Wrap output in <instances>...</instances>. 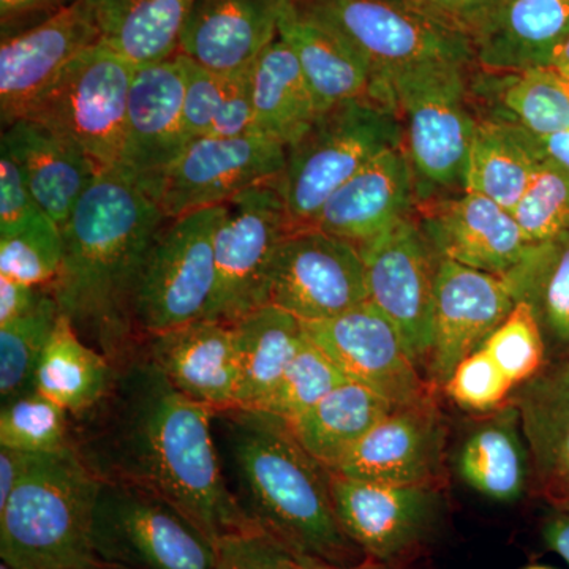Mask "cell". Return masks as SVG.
Wrapping results in <instances>:
<instances>
[{
  "mask_svg": "<svg viewBox=\"0 0 569 569\" xmlns=\"http://www.w3.org/2000/svg\"><path fill=\"white\" fill-rule=\"evenodd\" d=\"M447 427L433 395L392 408L332 473L359 481L440 489Z\"/></svg>",
  "mask_w": 569,
  "mask_h": 569,
  "instance_id": "cell-19",
  "label": "cell"
},
{
  "mask_svg": "<svg viewBox=\"0 0 569 569\" xmlns=\"http://www.w3.org/2000/svg\"><path fill=\"white\" fill-rule=\"evenodd\" d=\"M268 302L305 323L365 305L366 268L359 247L316 228L290 231L276 253Z\"/></svg>",
  "mask_w": 569,
  "mask_h": 569,
  "instance_id": "cell-13",
  "label": "cell"
},
{
  "mask_svg": "<svg viewBox=\"0 0 569 569\" xmlns=\"http://www.w3.org/2000/svg\"><path fill=\"white\" fill-rule=\"evenodd\" d=\"M516 408L537 485L563 507L569 501V358L527 381Z\"/></svg>",
  "mask_w": 569,
  "mask_h": 569,
  "instance_id": "cell-27",
  "label": "cell"
},
{
  "mask_svg": "<svg viewBox=\"0 0 569 569\" xmlns=\"http://www.w3.org/2000/svg\"><path fill=\"white\" fill-rule=\"evenodd\" d=\"M137 67L104 41L80 52L24 119L43 123L102 170H118Z\"/></svg>",
  "mask_w": 569,
  "mask_h": 569,
  "instance_id": "cell-8",
  "label": "cell"
},
{
  "mask_svg": "<svg viewBox=\"0 0 569 569\" xmlns=\"http://www.w3.org/2000/svg\"><path fill=\"white\" fill-rule=\"evenodd\" d=\"M100 37L134 67L167 61L179 52L194 0H88Z\"/></svg>",
  "mask_w": 569,
  "mask_h": 569,
  "instance_id": "cell-31",
  "label": "cell"
},
{
  "mask_svg": "<svg viewBox=\"0 0 569 569\" xmlns=\"http://www.w3.org/2000/svg\"><path fill=\"white\" fill-rule=\"evenodd\" d=\"M478 84L496 103L492 118L516 123L537 137L569 132V78L560 71L545 66L485 71Z\"/></svg>",
  "mask_w": 569,
  "mask_h": 569,
  "instance_id": "cell-36",
  "label": "cell"
},
{
  "mask_svg": "<svg viewBox=\"0 0 569 569\" xmlns=\"http://www.w3.org/2000/svg\"><path fill=\"white\" fill-rule=\"evenodd\" d=\"M40 211L13 157L0 146V234L17 230Z\"/></svg>",
  "mask_w": 569,
  "mask_h": 569,
  "instance_id": "cell-48",
  "label": "cell"
},
{
  "mask_svg": "<svg viewBox=\"0 0 569 569\" xmlns=\"http://www.w3.org/2000/svg\"><path fill=\"white\" fill-rule=\"evenodd\" d=\"M337 519L366 559L391 565L413 552L436 526L440 489L380 485L331 471Z\"/></svg>",
  "mask_w": 569,
  "mask_h": 569,
  "instance_id": "cell-16",
  "label": "cell"
},
{
  "mask_svg": "<svg viewBox=\"0 0 569 569\" xmlns=\"http://www.w3.org/2000/svg\"><path fill=\"white\" fill-rule=\"evenodd\" d=\"M448 31L478 39L503 0H399Z\"/></svg>",
  "mask_w": 569,
  "mask_h": 569,
  "instance_id": "cell-47",
  "label": "cell"
},
{
  "mask_svg": "<svg viewBox=\"0 0 569 569\" xmlns=\"http://www.w3.org/2000/svg\"><path fill=\"white\" fill-rule=\"evenodd\" d=\"M533 138L545 159L552 160L553 163L569 171V132L549 134V137L533 134Z\"/></svg>",
  "mask_w": 569,
  "mask_h": 569,
  "instance_id": "cell-54",
  "label": "cell"
},
{
  "mask_svg": "<svg viewBox=\"0 0 569 569\" xmlns=\"http://www.w3.org/2000/svg\"><path fill=\"white\" fill-rule=\"evenodd\" d=\"M62 230L40 211L17 230L0 234V276L33 287H51L61 271Z\"/></svg>",
  "mask_w": 569,
  "mask_h": 569,
  "instance_id": "cell-41",
  "label": "cell"
},
{
  "mask_svg": "<svg viewBox=\"0 0 569 569\" xmlns=\"http://www.w3.org/2000/svg\"><path fill=\"white\" fill-rule=\"evenodd\" d=\"M279 36L298 58L320 112L372 96L376 71L370 63L298 0L284 7Z\"/></svg>",
  "mask_w": 569,
  "mask_h": 569,
  "instance_id": "cell-26",
  "label": "cell"
},
{
  "mask_svg": "<svg viewBox=\"0 0 569 569\" xmlns=\"http://www.w3.org/2000/svg\"><path fill=\"white\" fill-rule=\"evenodd\" d=\"M559 509H569V501H568V503H565L563 507H560Z\"/></svg>",
  "mask_w": 569,
  "mask_h": 569,
  "instance_id": "cell-59",
  "label": "cell"
},
{
  "mask_svg": "<svg viewBox=\"0 0 569 569\" xmlns=\"http://www.w3.org/2000/svg\"><path fill=\"white\" fill-rule=\"evenodd\" d=\"M400 146L403 127L392 103L362 97L321 112L299 140L287 146L277 179L293 230L309 228L337 189L381 152Z\"/></svg>",
  "mask_w": 569,
  "mask_h": 569,
  "instance_id": "cell-6",
  "label": "cell"
},
{
  "mask_svg": "<svg viewBox=\"0 0 569 569\" xmlns=\"http://www.w3.org/2000/svg\"><path fill=\"white\" fill-rule=\"evenodd\" d=\"M224 204L168 220L142 269L134 318L142 337L206 320L216 288V233Z\"/></svg>",
  "mask_w": 569,
  "mask_h": 569,
  "instance_id": "cell-9",
  "label": "cell"
},
{
  "mask_svg": "<svg viewBox=\"0 0 569 569\" xmlns=\"http://www.w3.org/2000/svg\"><path fill=\"white\" fill-rule=\"evenodd\" d=\"M302 325L348 380L372 389L392 406H407L433 395L395 326L369 302L342 316Z\"/></svg>",
  "mask_w": 569,
  "mask_h": 569,
  "instance_id": "cell-15",
  "label": "cell"
},
{
  "mask_svg": "<svg viewBox=\"0 0 569 569\" xmlns=\"http://www.w3.org/2000/svg\"><path fill=\"white\" fill-rule=\"evenodd\" d=\"M253 133L252 67L228 77L222 107L212 123V137L236 138Z\"/></svg>",
  "mask_w": 569,
  "mask_h": 569,
  "instance_id": "cell-49",
  "label": "cell"
},
{
  "mask_svg": "<svg viewBox=\"0 0 569 569\" xmlns=\"http://www.w3.org/2000/svg\"><path fill=\"white\" fill-rule=\"evenodd\" d=\"M114 377L110 359L84 342L61 313L37 367L36 391L81 418L103 402Z\"/></svg>",
  "mask_w": 569,
  "mask_h": 569,
  "instance_id": "cell-34",
  "label": "cell"
},
{
  "mask_svg": "<svg viewBox=\"0 0 569 569\" xmlns=\"http://www.w3.org/2000/svg\"><path fill=\"white\" fill-rule=\"evenodd\" d=\"M346 381L348 377L335 359L306 332L305 342L284 369L274 391L258 411L291 421Z\"/></svg>",
  "mask_w": 569,
  "mask_h": 569,
  "instance_id": "cell-39",
  "label": "cell"
},
{
  "mask_svg": "<svg viewBox=\"0 0 569 569\" xmlns=\"http://www.w3.org/2000/svg\"><path fill=\"white\" fill-rule=\"evenodd\" d=\"M102 40L88 0H70L39 24L0 44V118L24 119L80 52Z\"/></svg>",
  "mask_w": 569,
  "mask_h": 569,
  "instance_id": "cell-18",
  "label": "cell"
},
{
  "mask_svg": "<svg viewBox=\"0 0 569 569\" xmlns=\"http://www.w3.org/2000/svg\"><path fill=\"white\" fill-rule=\"evenodd\" d=\"M160 206L119 170L97 176L63 224L61 271L50 288L63 317L112 366L144 339L134 318L138 284L157 234Z\"/></svg>",
  "mask_w": 569,
  "mask_h": 569,
  "instance_id": "cell-2",
  "label": "cell"
},
{
  "mask_svg": "<svg viewBox=\"0 0 569 569\" xmlns=\"http://www.w3.org/2000/svg\"><path fill=\"white\" fill-rule=\"evenodd\" d=\"M290 231L277 179L224 203L216 233V288L206 320L233 326L269 305L272 264Z\"/></svg>",
  "mask_w": 569,
  "mask_h": 569,
  "instance_id": "cell-10",
  "label": "cell"
},
{
  "mask_svg": "<svg viewBox=\"0 0 569 569\" xmlns=\"http://www.w3.org/2000/svg\"><path fill=\"white\" fill-rule=\"evenodd\" d=\"M503 279L516 305L527 302L533 309L542 335L569 348V234L530 244Z\"/></svg>",
  "mask_w": 569,
  "mask_h": 569,
  "instance_id": "cell-37",
  "label": "cell"
},
{
  "mask_svg": "<svg viewBox=\"0 0 569 569\" xmlns=\"http://www.w3.org/2000/svg\"><path fill=\"white\" fill-rule=\"evenodd\" d=\"M518 408L498 411L463 441L458 455L462 481L496 501L522 497L529 479V449L519 433Z\"/></svg>",
  "mask_w": 569,
  "mask_h": 569,
  "instance_id": "cell-35",
  "label": "cell"
},
{
  "mask_svg": "<svg viewBox=\"0 0 569 569\" xmlns=\"http://www.w3.org/2000/svg\"><path fill=\"white\" fill-rule=\"evenodd\" d=\"M187 67L181 52L138 67L127 108L126 137L118 170L153 200L164 173L190 144L183 129Z\"/></svg>",
  "mask_w": 569,
  "mask_h": 569,
  "instance_id": "cell-17",
  "label": "cell"
},
{
  "mask_svg": "<svg viewBox=\"0 0 569 569\" xmlns=\"http://www.w3.org/2000/svg\"><path fill=\"white\" fill-rule=\"evenodd\" d=\"M69 411L51 399L32 391L2 403L0 448L56 455L73 447Z\"/></svg>",
  "mask_w": 569,
  "mask_h": 569,
  "instance_id": "cell-40",
  "label": "cell"
},
{
  "mask_svg": "<svg viewBox=\"0 0 569 569\" xmlns=\"http://www.w3.org/2000/svg\"><path fill=\"white\" fill-rule=\"evenodd\" d=\"M238 391L236 407L260 410L306 339L302 321L272 305L260 307L233 326Z\"/></svg>",
  "mask_w": 569,
  "mask_h": 569,
  "instance_id": "cell-29",
  "label": "cell"
},
{
  "mask_svg": "<svg viewBox=\"0 0 569 569\" xmlns=\"http://www.w3.org/2000/svg\"><path fill=\"white\" fill-rule=\"evenodd\" d=\"M512 213L530 244L569 234V171L542 159Z\"/></svg>",
  "mask_w": 569,
  "mask_h": 569,
  "instance_id": "cell-42",
  "label": "cell"
},
{
  "mask_svg": "<svg viewBox=\"0 0 569 569\" xmlns=\"http://www.w3.org/2000/svg\"><path fill=\"white\" fill-rule=\"evenodd\" d=\"M392 406L376 391L348 380L320 402L287 422L296 440L329 471H335Z\"/></svg>",
  "mask_w": 569,
  "mask_h": 569,
  "instance_id": "cell-32",
  "label": "cell"
},
{
  "mask_svg": "<svg viewBox=\"0 0 569 569\" xmlns=\"http://www.w3.org/2000/svg\"><path fill=\"white\" fill-rule=\"evenodd\" d=\"M0 146L13 157L37 206L61 228L103 171L80 148L32 119L3 127Z\"/></svg>",
  "mask_w": 569,
  "mask_h": 569,
  "instance_id": "cell-25",
  "label": "cell"
},
{
  "mask_svg": "<svg viewBox=\"0 0 569 569\" xmlns=\"http://www.w3.org/2000/svg\"><path fill=\"white\" fill-rule=\"evenodd\" d=\"M290 0H194L179 52L222 77L249 70L279 37Z\"/></svg>",
  "mask_w": 569,
  "mask_h": 569,
  "instance_id": "cell-23",
  "label": "cell"
},
{
  "mask_svg": "<svg viewBox=\"0 0 569 569\" xmlns=\"http://www.w3.org/2000/svg\"><path fill=\"white\" fill-rule=\"evenodd\" d=\"M339 33L376 74L417 63L477 66L473 41L441 28L399 0H298Z\"/></svg>",
  "mask_w": 569,
  "mask_h": 569,
  "instance_id": "cell-11",
  "label": "cell"
},
{
  "mask_svg": "<svg viewBox=\"0 0 569 569\" xmlns=\"http://www.w3.org/2000/svg\"><path fill=\"white\" fill-rule=\"evenodd\" d=\"M81 418L74 447L100 479L163 497L216 545L257 529L224 479L213 411L183 396L148 356L116 367L103 402Z\"/></svg>",
  "mask_w": 569,
  "mask_h": 569,
  "instance_id": "cell-1",
  "label": "cell"
},
{
  "mask_svg": "<svg viewBox=\"0 0 569 569\" xmlns=\"http://www.w3.org/2000/svg\"><path fill=\"white\" fill-rule=\"evenodd\" d=\"M228 488L257 529L299 556L348 568L366 560L337 519L331 471L301 447L283 419L264 411H213Z\"/></svg>",
  "mask_w": 569,
  "mask_h": 569,
  "instance_id": "cell-3",
  "label": "cell"
},
{
  "mask_svg": "<svg viewBox=\"0 0 569 569\" xmlns=\"http://www.w3.org/2000/svg\"><path fill=\"white\" fill-rule=\"evenodd\" d=\"M533 134L498 118L479 119L463 190L482 194L515 211L542 162Z\"/></svg>",
  "mask_w": 569,
  "mask_h": 569,
  "instance_id": "cell-33",
  "label": "cell"
},
{
  "mask_svg": "<svg viewBox=\"0 0 569 569\" xmlns=\"http://www.w3.org/2000/svg\"><path fill=\"white\" fill-rule=\"evenodd\" d=\"M47 290L48 287H33V284L0 276V325L10 323L31 312Z\"/></svg>",
  "mask_w": 569,
  "mask_h": 569,
  "instance_id": "cell-50",
  "label": "cell"
},
{
  "mask_svg": "<svg viewBox=\"0 0 569 569\" xmlns=\"http://www.w3.org/2000/svg\"><path fill=\"white\" fill-rule=\"evenodd\" d=\"M253 133L293 144L321 114L293 50L277 37L252 66Z\"/></svg>",
  "mask_w": 569,
  "mask_h": 569,
  "instance_id": "cell-30",
  "label": "cell"
},
{
  "mask_svg": "<svg viewBox=\"0 0 569 569\" xmlns=\"http://www.w3.org/2000/svg\"><path fill=\"white\" fill-rule=\"evenodd\" d=\"M321 569H388V565L378 563L376 560L366 559L361 563L355 565V567L348 568H335V567H321Z\"/></svg>",
  "mask_w": 569,
  "mask_h": 569,
  "instance_id": "cell-56",
  "label": "cell"
},
{
  "mask_svg": "<svg viewBox=\"0 0 569 569\" xmlns=\"http://www.w3.org/2000/svg\"><path fill=\"white\" fill-rule=\"evenodd\" d=\"M92 545L102 569H213L217 560L216 542L181 509L151 490L104 479Z\"/></svg>",
  "mask_w": 569,
  "mask_h": 569,
  "instance_id": "cell-7",
  "label": "cell"
},
{
  "mask_svg": "<svg viewBox=\"0 0 569 569\" xmlns=\"http://www.w3.org/2000/svg\"><path fill=\"white\" fill-rule=\"evenodd\" d=\"M44 456L47 455H36V452L0 448V508L6 507L18 482H20Z\"/></svg>",
  "mask_w": 569,
  "mask_h": 569,
  "instance_id": "cell-51",
  "label": "cell"
},
{
  "mask_svg": "<svg viewBox=\"0 0 569 569\" xmlns=\"http://www.w3.org/2000/svg\"><path fill=\"white\" fill-rule=\"evenodd\" d=\"M419 223L438 258L498 277L512 271L530 247L515 213L468 190L427 209Z\"/></svg>",
  "mask_w": 569,
  "mask_h": 569,
  "instance_id": "cell-21",
  "label": "cell"
},
{
  "mask_svg": "<svg viewBox=\"0 0 569 569\" xmlns=\"http://www.w3.org/2000/svg\"><path fill=\"white\" fill-rule=\"evenodd\" d=\"M62 0H0V21L2 31L10 22L29 17L37 11L50 9Z\"/></svg>",
  "mask_w": 569,
  "mask_h": 569,
  "instance_id": "cell-53",
  "label": "cell"
},
{
  "mask_svg": "<svg viewBox=\"0 0 569 569\" xmlns=\"http://www.w3.org/2000/svg\"><path fill=\"white\" fill-rule=\"evenodd\" d=\"M213 569H321L260 529L228 535L217 542Z\"/></svg>",
  "mask_w": 569,
  "mask_h": 569,
  "instance_id": "cell-45",
  "label": "cell"
},
{
  "mask_svg": "<svg viewBox=\"0 0 569 569\" xmlns=\"http://www.w3.org/2000/svg\"><path fill=\"white\" fill-rule=\"evenodd\" d=\"M526 569H552V568H548V567H529V568H526Z\"/></svg>",
  "mask_w": 569,
  "mask_h": 569,
  "instance_id": "cell-58",
  "label": "cell"
},
{
  "mask_svg": "<svg viewBox=\"0 0 569 569\" xmlns=\"http://www.w3.org/2000/svg\"><path fill=\"white\" fill-rule=\"evenodd\" d=\"M418 193L403 146L388 149L337 189L309 228L359 247L411 216Z\"/></svg>",
  "mask_w": 569,
  "mask_h": 569,
  "instance_id": "cell-22",
  "label": "cell"
},
{
  "mask_svg": "<svg viewBox=\"0 0 569 569\" xmlns=\"http://www.w3.org/2000/svg\"><path fill=\"white\" fill-rule=\"evenodd\" d=\"M569 36V0H503L473 41L477 66L485 71L541 67Z\"/></svg>",
  "mask_w": 569,
  "mask_h": 569,
  "instance_id": "cell-28",
  "label": "cell"
},
{
  "mask_svg": "<svg viewBox=\"0 0 569 569\" xmlns=\"http://www.w3.org/2000/svg\"><path fill=\"white\" fill-rule=\"evenodd\" d=\"M516 301L503 277L438 258L433 296V343L429 370L445 387L462 359L503 323Z\"/></svg>",
  "mask_w": 569,
  "mask_h": 569,
  "instance_id": "cell-20",
  "label": "cell"
},
{
  "mask_svg": "<svg viewBox=\"0 0 569 569\" xmlns=\"http://www.w3.org/2000/svg\"><path fill=\"white\" fill-rule=\"evenodd\" d=\"M142 340L144 355L183 396L212 411L236 407L238 362L231 326L200 320Z\"/></svg>",
  "mask_w": 569,
  "mask_h": 569,
  "instance_id": "cell-24",
  "label": "cell"
},
{
  "mask_svg": "<svg viewBox=\"0 0 569 569\" xmlns=\"http://www.w3.org/2000/svg\"><path fill=\"white\" fill-rule=\"evenodd\" d=\"M284 159L283 144L258 133L197 138L164 173L153 201L170 220L222 206L253 187L279 179Z\"/></svg>",
  "mask_w": 569,
  "mask_h": 569,
  "instance_id": "cell-14",
  "label": "cell"
},
{
  "mask_svg": "<svg viewBox=\"0 0 569 569\" xmlns=\"http://www.w3.org/2000/svg\"><path fill=\"white\" fill-rule=\"evenodd\" d=\"M470 63H417L376 74L372 96L395 104L419 186L462 189L479 119L470 108Z\"/></svg>",
  "mask_w": 569,
  "mask_h": 569,
  "instance_id": "cell-5",
  "label": "cell"
},
{
  "mask_svg": "<svg viewBox=\"0 0 569 569\" xmlns=\"http://www.w3.org/2000/svg\"><path fill=\"white\" fill-rule=\"evenodd\" d=\"M542 66L560 71L561 74L569 78V36L565 37V39L550 51L548 59H546Z\"/></svg>",
  "mask_w": 569,
  "mask_h": 569,
  "instance_id": "cell-55",
  "label": "cell"
},
{
  "mask_svg": "<svg viewBox=\"0 0 569 569\" xmlns=\"http://www.w3.org/2000/svg\"><path fill=\"white\" fill-rule=\"evenodd\" d=\"M182 54V52H181ZM186 58L187 78L183 92V129L190 141L208 137L222 107L228 77L206 69Z\"/></svg>",
  "mask_w": 569,
  "mask_h": 569,
  "instance_id": "cell-46",
  "label": "cell"
},
{
  "mask_svg": "<svg viewBox=\"0 0 569 569\" xmlns=\"http://www.w3.org/2000/svg\"><path fill=\"white\" fill-rule=\"evenodd\" d=\"M481 348L515 387L538 376L545 362L546 340L533 309L527 302H518Z\"/></svg>",
  "mask_w": 569,
  "mask_h": 569,
  "instance_id": "cell-43",
  "label": "cell"
},
{
  "mask_svg": "<svg viewBox=\"0 0 569 569\" xmlns=\"http://www.w3.org/2000/svg\"><path fill=\"white\" fill-rule=\"evenodd\" d=\"M542 537L549 549L559 553L569 567V509L557 508L556 515L545 523Z\"/></svg>",
  "mask_w": 569,
  "mask_h": 569,
  "instance_id": "cell-52",
  "label": "cell"
},
{
  "mask_svg": "<svg viewBox=\"0 0 569 569\" xmlns=\"http://www.w3.org/2000/svg\"><path fill=\"white\" fill-rule=\"evenodd\" d=\"M367 302L399 332L410 358L429 362L433 343V296L438 257L413 216L359 246Z\"/></svg>",
  "mask_w": 569,
  "mask_h": 569,
  "instance_id": "cell-12",
  "label": "cell"
},
{
  "mask_svg": "<svg viewBox=\"0 0 569 569\" xmlns=\"http://www.w3.org/2000/svg\"><path fill=\"white\" fill-rule=\"evenodd\" d=\"M443 388L459 407L490 411L507 400L515 385L488 351L479 348L459 362Z\"/></svg>",
  "mask_w": 569,
  "mask_h": 569,
  "instance_id": "cell-44",
  "label": "cell"
},
{
  "mask_svg": "<svg viewBox=\"0 0 569 569\" xmlns=\"http://www.w3.org/2000/svg\"><path fill=\"white\" fill-rule=\"evenodd\" d=\"M61 316L58 301L48 288L36 309L18 320L0 325V399L10 402L36 391V373L41 355Z\"/></svg>",
  "mask_w": 569,
  "mask_h": 569,
  "instance_id": "cell-38",
  "label": "cell"
},
{
  "mask_svg": "<svg viewBox=\"0 0 569 569\" xmlns=\"http://www.w3.org/2000/svg\"><path fill=\"white\" fill-rule=\"evenodd\" d=\"M0 569H14V568H11L10 565L6 563V561H2V565H0Z\"/></svg>",
  "mask_w": 569,
  "mask_h": 569,
  "instance_id": "cell-57",
  "label": "cell"
},
{
  "mask_svg": "<svg viewBox=\"0 0 569 569\" xmlns=\"http://www.w3.org/2000/svg\"><path fill=\"white\" fill-rule=\"evenodd\" d=\"M102 479L77 447L47 455L0 508V557L14 569H102L92 545Z\"/></svg>",
  "mask_w": 569,
  "mask_h": 569,
  "instance_id": "cell-4",
  "label": "cell"
}]
</instances>
